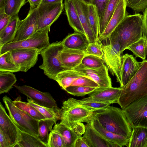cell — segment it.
Instances as JSON below:
<instances>
[{
    "label": "cell",
    "instance_id": "cell-20",
    "mask_svg": "<svg viewBox=\"0 0 147 147\" xmlns=\"http://www.w3.org/2000/svg\"><path fill=\"white\" fill-rule=\"evenodd\" d=\"M121 84L125 86L136 73L140 68V62H138L132 55L126 53L121 56Z\"/></svg>",
    "mask_w": 147,
    "mask_h": 147
},
{
    "label": "cell",
    "instance_id": "cell-50",
    "mask_svg": "<svg viewBox=\"0 0 147 147\" xmlns=\"http://www.w3.org/2000/svg\"><path fill=\"white\" fill-rule=\"evenodd\" d=\"M74 147H89L82 136L78 138L76 141Z\"/></svg>",
    "mask_w": 147,
    "mask_h": 147
},
{
    "label": "cell",
    "instance_id": "cell-3",
    "mask_svg": "<svg viewBox=\"0 0 147 147\" xmlns=\"http://www.w3.org/2000/svg\"><path fill=\"white\" fill-rule=\"evenodd\" d=\"M117 103L122 109L131 103L147 95V60L140 62L136 73L124 86Z\"/></svg>",
    "mask_w": 147,
    "mask_h": 147
},
{
    "label": "cell",
    "instance_id": "cell-6",
    "mask_svg": "<svg viewBox=\"0 0 147 147\" xmlns=\"http://www.w3.org/2000/svg\"><path fill=\"white\" fill-rule=\"evenodd\" d=\"M51 26L37 30L24 40L13 41L5 44L0 47V55L8 51L19 49H35L41 51L50 44L48 33Z\"/></svg>",
    "mask_w": 147,
    "mask_h": 147
},
{
    "label": "cell",
    "instance_id": "cell-17",
    "mask_svg": "<svg viewBox=\"0 0 147 147\" xmlns=\"http://www.w3.org/2000/svg\"><path fill=\"white\" fill-rule=\"evenodd\" d=\"M121 90V87L98 88L88 94L89 97L85 98L109 105L115 103H117Z\"/></svg>",
    "mask_w": 147,
    "mask_h": 147
},
{
    "label": "cell",
    "instance_id": "cell-2",
    "mask_svg": "<svg viewBox=\"0 0 147 147\" xmlns=\"http://www.w3.org/2000/svg\"><path fill=\"white\" fill-rule=\"evenodd\" d=\"M91 117L107 130L130 138L132 128L122 109L108 105L93 112Z\"/></svg>",
    "mask_w": 147,
    "mask_h": 147
},
{
    "label": "cell",
    "instance_id": "cell-56",
    "mask_svg": "<svg viewBox=\"0 0 147 147\" xmlns=\"http://www.w3.org/2000/svg\"><path fill=\"white\" fill-rule=\"evenodd\" d=\"M145 147H147V141H146V146H145Z\"/></svg>",
    "mask_w": 147,
    "mask_h": 147
},
{
    "label": "cell",
    "instance_id": "cell-23",
    "mask_svg": "<svg viewBox=\"0 0 147 147\" xmlns=\"http://www.w3.org/2000/svg\"><path fill=\"white\" fill-rule=\"evenodd\" d=\"M85 55L84 51L65 48L60 54L62 63L70 69H73L81 64Z\"/></svg>",
    "mask_w": 147,
    "mask_h": 147
},
{
    "label": "cell",
    "instance_id": "cell-47",
    "mask_svg": "<svg viewBox=\"0 0 147 147\" xmlns=\"http://www.w3.org/2000/svg\"><path fill=\"white\" fill-rule=\"evenodd\" d=\"M12 17L5 12L0 13V31L3 30L9 23Z\"/></svg>",
    "mask_w": 147,
    "mask_h": 147
},
{
    "label": "cell",
    "instance_id": "cell-48",
    "mask_svg": "<svg viewBox=\"0 0 147 147\" xmlns=\"http://www.w3.org/2000/svg\"><path fill=\"white\" fill-rule=\"evenodd\" d=\"M142 33V37L147 40V7L143 11Z\"/></svg>",
    "mask_w": 147,
    "mask_h": 147
},
{
    "label": "cell",
    "instance_id": "cell-19",
    "mask_svg": "<svg viewBox=\"0 0 147 147\" xmlns=\"http://www.w3.org/2000/svg\"><path fill=\"white\" fill-rule=\"evenodd\" d=\"M84 30L85 36L89 43L98 40L91 28L89 22L88 4L83 0H72Z\"/></svg>",
    "mask_w": 147,
    "mask_h": 147
},
{
    "label": "cell",
    "instance_id": "cell-26",
    "mask_svg": "<svg viewBox=\"0 0 147 147\" xmlns=\"http://www.w3.org/2000/svg\"><path fill=\"white\" fill-rule=\"evenodd\" d=\"M21 22L18 15L13 17L8 25L0 31V47L13 41Z\"/></svg>",
    "mask_w": 147,
    "mask_h": 147
},
{
    "label": "cell",
    "instance_id": "cell-29",
    "mask_svg": "<svg viewBox=\"0 0 147 147\" xmlns=\"http://www.w3.org/2000/svg\"><path fill=\"white\" fill-rule=\"evenodd\" d=\"M82 76L81 73L74 70L69 69L59 73L55 80L65 90L66 88L71 86L75 80Z\"/></svg>",
    "mask_w": 147,
    "mask_h": 147
},
{
    "label": "cell",
    "instance_id": "cell-49",
    "mask_svg": "<svg viewBox=\"0 0 147 147\" xmlns=\"http://www.w3.org/2000/svg\"><path fill=\"white\" fill-rule=\"evenodd\" d=\"M0 147H10L8 141L3 133L0 129Z\"/></svg>",
    "mask_w": 147,
    "mask_h": 147
},
{
    "label": "cell",
    "instance_id": "cell-30",
    "mask_svg": "<svg viewBox=\"0 0 147 147\" xmlns=\"http://www.w3.org/2000/svg\"><path fill=\"white\" fill-rule=\"evenodd\" d=\"M0 71L15 73L20 71L13 57L11 51L0 55Z\"/></svg>",
    "mask_w": 147,
    "mask_h": 147
},
{
    "label": "cell",
    "instance_id": "cell-18",
    "mask_svg": "<svg viewBox=\"0 0 147 147\" xmlns=\"http://www.w3.org/2000/svg\"><path fill=\"white\" fill-rule=\"evenodd\" d=\"M125 0H120L115 10L104 30L98 37L101 42L107 39L119 24L128 14Z\"/></svg>",
    "mask_w": 147,
    "mask_h": 147
},
{
    "label": "cell",
    "instance_id": "cell-37",
    "mask_svg": "<svg viewBox=\"0 0 147 147\" xmlns=\"http://www.w3.org/2000/svg\"><path fill=\"white\" fill-rule=\"evenodd\" d=\"M88 12L90 24L96 38L98 40L99 18L95 5L92 3L88 4Z\"/></svg>",
    "mask_w": 147,
    "mask_h": 147
},
{
    "label": "cell",
    "instance_id": "cell-51",
    "mask_svg": "<svg viewBox=\"0 0 147 147\" xmlns=\"http://www.w3.org/2000/svg\"><path fill=\"white\" fill-rule=\"evenodd\" d=\"M29 2L30 8H37L41 3L42 0H27Z\"/></svg>",
    "mask_w": 147,
    "mask_h": 147
},
{
    "label": "cell",
    "instance_id": "cell-42",
    "mask_svg": "<svg viewBox=\"0 0 147 147\" xmlns=\"http://www.w3.org/2000/svg\"><path fill=\"white\" fill-rule=\"evenodd\" d=\"M97 88L81 86H70L65 90L67 93L75 96H81L88 94Z\"/></svg>",
    "mask_w": 147,
    "mask_h": 147
},
{
    "label": "cell",
    "instance_id": "cell-55",
    "mask_svg": "<svg viewBox=\"0 0 147 147\" xmlns=\"http://www.w3.org/2000/svg\"><path fill=\"white\" fill-rule=\"evenodd\" d=\"M146 53L147 55V40H146Z\"/></svg>",
    "mask_w": 147,
    "mask_h": 147
},
{
    "label": "cell",
    "instance_id": "cell-40",
    "mask_svg": "<svg viewBox=\"0 0 147 147\" xmlns=\"http://www.w3.org/2000/svg\"><path fill=\"white\" fill-rule=\"evenodd\" d=\"M104 61L101 58L90 55H85L81 63L84 66L90 68H99L105 64Z\"/></svg>",
    "mask_w": 147,
    "mask_h": 147
},
{
    "label": "cell",
    "instance_id": "cell-10",
    "mask_svg": "<svg viewBox=\"0 0 147 147\" xmlns=\"http://www.w3.org/2000/svg\"><path fill=\"white\" fill-rule=\"evenodd\" d=\"M63 7V1L40 3L38 7L37 31L51 26L61 14Z\"/></svg>",
    "mask_w": 147,
    "mask_h": 147
},
{
    "label": "cell",
    "instance_id": "cell-45",
    "mask_svg": "<svg viewBox=\"0 0 147 147\" xmlns=\"http://www.w3.org/2000/svg\"><path fill=\"white\" fill-rule=\"evenodd\" d=\"M127 6L135 13L142 12L147 7V0H125Z\"/></svg>",
    "mask_w": 147,
    "mask_h": 147
},
{
    "label": "cell",
    "instance_id": "cell-16",
    "mask_svg": "<svg viewBox=\"0 0 147 147\" xmlns=\"http://www.w3.org/2000/svg\"><path fill=\"white\" fill-rule=\"evenodd\" d=\"M38 7L30 8L26 17L21 20L13 41L26 39L37 31Z\"/></svg>",
    "mask_w": 147,
    "mask_h": 147
},
{
    "label": "cell",
    "instance_id": "cell-35",
    "mask_svg": "<svg viewBox=\"0 0 147 147\" xmlns=\"http://www.w3.org/2000/svg\"><path fill=\"white\" fill-rule=\"evenodd\" d=\"M27 101L29 104L34 107L47 119H53L56 123L58 120L60 119V109L58 107L49 108L42 106L36 104L28 98Z\"/></svg>",
    "mask_w": 147,
    "mask_h": 147
},
{
    "label": "cell",
    "instance_id": "cell-53",
    "mask_svg": "<svg viewBox=\"0 0 147 147\" xmlns=\"http://www.w3.org/2000/svg\"><path fill=\"white\" fill-rule=\"evenodd\" d=\"M4 0H0V13L5 12L4 8Z\"/></svg>",
    "mask_w": 147,
    "mask_h": 147
},
{
    "label": "cell",
    "instance_id": "cell-28",
    "mask_svg": "<svg viewBox=\"0 0 147 147\" xmlns=\"http://www.w3.org/2000/svg\"><path fill=\"white\" fill-rule=\"evenodd\" d=\"M120 0H109L99 21V36L102 33L112 17Z\"/></svg>",
    "mask_w": 147,
    "mask_h": 147
},
{
    "label": "cell",
    "instance_id": "cell-54",
    "mask_svg": "<svg viewBox=\"0 0 147 147\" xmlns=\"http://www.w3.org/2000/svg\"><path fill=\"white\" fill-rule=\"evenodd\" d=\"M87 4H90L92 3V0H83Z\"/></svg>",
    "mask_w": 147,
    "mask_h": 147
},
{
    "label": "cell",
    "instance_id": "cell-7",
    "mask_svg": "<svg viewBox=\"0 0 147 147\" xmlns=\"http://www.w3.org/2000/svg\"><path fill=\"white\" fill-rule=\"evenodd\" d=\"M93 112L72 103L67 99L63 102L60 109V122L71 128L78 123H87Z\"/></svg>",
    "mask_w": 147,
    "mask_h": 147
},
{
    "label": "cell",
    "instance_id": "cell-44",
    "mask_svg": "<svg viewBox=\"0 0 147 147\" xmlns=\"http://www.w3.org/2000/svg\"><path fill=\"white\" fill-rule=\"evenodd\" d=\"M70 86L98 88V84L89 77L82 76L75 80Z\"/></svg>",
    "mask_w": 147,
    "mask_h": 147
},
{
    "label": "cell",
    "instance_id": "cell-27",
    "mask_svg": "<svg viewBox=\"0 0 147 147\" xmlns=\"http://www.w3.org/2000/svg\"><path fill=\"white\" fill-rule=\"evenodd\" d=\"M132 133L128 147H145L147 140V128L141 127H132Z\"/></svg>",
    "mask_w": 147,
    "mask_h": 147
},
{
    "label": "cell",
    "instance_id": "cell-14",
    "mask_svg": "<svg viewBox=\"0 0 147 147\" xmlns=\"http://www.w3.org/2000/svg\"><path fill=\"white\" fill-rule=\"evenodd\" d=\"M73 69L80 73L83 76L91 78L98 84V88L112 87L108 69L105 65L100 68H93L86 67L81 63Z\"/></svg>",
    "mask_w": 147,
    "mask_h": 147
},
{
    "label": "cell",
    "instance_id": "cell-32",
    "mask_svg": "<svg viewBox=\"0 0 147 147\" xmlns=\"http://www.w3.org/2000/svg\"><path fill=\"white\" fill-rule=\"evenodd\" d=\"M68 99L72 103L92 112L104 109L110 105L106 103L86 99L85 98L78 100L71 98Z\"/></svg>",
    "mask_w": 147,
    "mask_h": 147
},
{
    "label": "cell",
    "instance_id": "cell-41",
    "mask_svg": "<svg viewBox=\"0 0 147 147\" xmlns=\"http://www.w3.org/2000/svg\"><path fill=\"white\" fill-rule=\"evenodd\" d=\"M85 55H90L96 56L102 59L103 55L101 42L98 40L89 43L84 51Z\"/></svg>",
    "mask_w": 147,
    "mask_h": 147
},
{
    "label": "cell",
    "instance_id": "cell-34",
    "mask_svg": "<svg viewBox=\"0 0 147 147\" xmlns=\"http://www.w3.org/2000/svg\"><path fill=\"white\" fill-rule=\"evenodd\" d=\"M55 124L56 123L54 120L50 119H42L38 121V137L41 141L47 145L49 134L52 129L53 125Z\"/></svg>",
    "mask_w": 147,
    "mask_h": 147
},
{
    "label": "cell",
    "instance_id": "cell-9",
    "mask_svg": "<svg viewBox=\"0 0 147 147\" xmlns=\"http://www.w3.org/2000/svg\"><path fill=\"white\" fill-rule=\"evenodd\" d=\"M122 110L131 128H147V95L133 101Z\"/></svg>",
    "mask_w": 147,
    "mask_h": 147
},
{
    "label": "cell",
    "instance_id": "cell-31",
    "mask_svg": "<svg viewBox=\"0 0 147 147\" xmlns=\"http://www.w3.org/2000/svg\"><path fill=\"white\" fill-rule=\"evenodd\" d=\"M13 102V104L17 108L25 112L35 119L39 121L47 119L34 107L28 102L22 101L21 100L20 97H18Z\"/></svg>",
    "mask_w": 147,
    "mask_h": 147
},
{
    "label": "cell",
    "instance_id": "cell-36",
    "mask_svg": "<svg viewBox=\"0 0 147 147\" xmlns=\"http://www.w3.org/2000/svg\"><path fill=\"white\" fill-rule=\"evenodd\" d=\"M13 73L0 71V94L8 92L16 82L17 79Z\"/></svg>",
    "mask_w": 147,
    "mask_h": 147
},
{
    "label": "cell",
    "instance_id": "cell-39",
    "mask_svg": "<svg viewBox=\"0 0 147 147\" xmlns=\"http://www.w3.org/2000/svg\"><path fill=\"white\" fill-rule=\"evenodd\" d=\"M146 40L141 38L138 41L132 44L127 49L131 51L136 56L144 60L146 55Z\"/></svg>",
    "mask_w": 147,
    "mask_h": 147
},
{
    "label": "cell",
    "instance_id": "cell-24",
    "mask_svg": "<svg viewBox=\"0 0 147 147\" xmlns=\"http://www.w3.org/2000/svg\"><path fill=\"white\" fill-rule=\"evenodd\" d=\"M61 43L65 48L84 51L88 44L84 35L76 32L69 34Z\"/></svg>",
    "mask_w": 147,
    "mask_h": 147
},
{
    "label": "cell",
    "instance_id": "cell-4",
    "mask_svg": "<svg viewBox=\"0 0 147 147\" xmlns=\"http://www.w3.org/2000/svg\"><path fill=\"white\" fill-rule=\"evenodd\" d=\"M64 48L61 41L54 42L40 52L43 62L39 67L51 79L55 80L59 73L70 69L65 67L61 61L60 54Z\"/></svg>",
    "mask_w": 147,
    "mask_h": 147
},
{
    "label": "cell",
    "instance_id": "cell-22",
    "mask_svg": "<svg viewBox=\"0 0 147 147\" xmlns=\"http://www.w3.org/2000/svg\"><path fill=\"white\" fill-rule=\"evenodd\" d=\"M82 138L89 147H120L117 144L105 139L87 123Z\"/></svg>",
    "mask_w": 147,
    "mask_h": 147
},
{
    "label": "cell",
    "instance_id": "cell-33",
    "mask_svg": "<svg viewBox=\"0 0 147 147\" xmlns=\"http://www.w3.org/2000/svg\"><path fill=\"white\" fill-rule=\"evenodd\" d=\"M22 140L14 147H48L38 136L21 131Z\"/></svg>",
    "mask_w": 147,
    "mask_h": 147
},
{
    "label": "cell",
    "instance_id": "cell-52",
    "mask_svg": "<svg viewBox=\"0 0 147 147\" xmlns=\"http://www.w3.org/2000/svg\"><path fill=\"white\" fill-rule=\"evenodd\" d=\"M63 1V0H42V3H59Z\"/></svg>",
    "mask_w": 147,
    "mask_h": 147
},
{
    "label": "cell",
    "instance_id": "cell-25",
    "mask_svg": "<svg viewBox=\"0 0 147 147\" xmlns=\"http://www.w3.org/2000/svg\"><path fill=\"white\" fill-rule=\"evenodd\" d=\"M64 6L70 26L75 32L82 33L85 35L84 30L72 0H65Z\"/></svg>",
    "mask_w": 147,
    "mask_h": 147
},
{
    "label": "cell",
    "instance_id": "cell-13",
    "mask_svg": "<svg viewBox=\"0 0 147 147\" xmlns=\"http://www.w3.org/2000/svg\"><path fill=\"white\" fill-rule=\"evenodd\" d=\"M11 51L20 71L25 72L35 65L40 52L38 50L32 49H19Z\"/></svg>",
    "mask_w": 147,
    "mask_h": 147
},
{
    "label": "cell",
    "instance_id": "cell-46",
    "mask_svg": "<svg viewBox=\"0 0 147 147\" xmlns=\"http://www.w3.org/2000/svg\"><path fill=\"white\" fill-rule=\"evenodd\" d=\"M109 0H92V4L96 6L99 19Z\"/></svg>",
    "mask_w": 147,
    "mask_h": 147
},
{
    "label": "cell",
    "instance_id": "cell-11",
    "mask_svg": "<svg viewBox=\"0 0 147 147\" xmlns=\"http://www.w3.org/2000/svg\"><path fill=\"white\" fill-rule=\"evenodd\" d=\"M0 129L6 137L10 147L22 140L21 131L8 115L1 103H0Z\"/></svg>",
    "mask_w": 147,
    "mask_h": 147
},
{
    "label": "cell",
    "instance_id": "cell-38",
    "mask_svg": "<svg viewBox=\"0 0 147 147\" xmlns=\"http://www.w3.org/2000/svg\"><path fill=\"white\" fill-rule=\"evenodd\" d=\"M26 0H4L5 12L12 17L18 16L21 8L26 3Z\"/></svg>",
    "mask_w": 147,
    "mask_h": 147
},
{
    "label": "cell",
    "instance_id": "cell-8",
    "mask_svg": "<svg viewBox=\"0 0 147 147\" xmlns=\"http://www.w3.org/2000/svg\"><path fill=\"white\" fill-rule=\"evenodd\" d=\"M108 39V44L104 45L101 43L103 52L102 59L111 73L115 76L117 82L121 85L122 61L120 45L118 42L109 38Z\"/></svg>",
    "mask_w": 147,
    "mask_h": 147
},
{
    "label": "cell",
    "instance_id": "cell-5",
    "mask_svg": "<svg viewBox=\"0 0 147 147\" xmlns=\"http://www.w3.org/2000/svg\"><path fill=\"white\" fill-rule=\"evenodd\" d=\"M2 99L9 116L20 130L38 136L39 121L17 108L7 96H4Z\"/></svg>",
    "mask_w": 147,
    "mask_h": 147
},
{
    "label": "cell",
    "instance_id": "cell-15",
    "mask_svg": "<svg viewBox=\"0 0 147 147\" xmlns=\"http://www.w3.org/2000/svg\"><path fill=\"white\" fill-rule=\"evenodd\" d=\"M53 129L61 135L65 147H74L76 140L84 134L85 125L82 123H79L70 128L60 122L55 124Z\"/></svg>",
    "mask_w": 147,
    "mask_h": 147
},
{
    "label": "cell",
    "instance_id": "cell-1",
    "mask_svg": "<svg viewBox=\"0 0 147 147\" xmlns=\"http://www.w3.org/2000/svg\"><path fill=\"white\" fill-rule=\"evenodd\" d=\"M142 15L139 13L127 15L108 38L119 43L121 53L142 38Z\"/></svg>",
    "mask_w": 147,
    "mask_h": 147
},
{
    "label": "cell",
    "instance_id": "cell-43",
    "mask_svg": "<svg viewBox=\"0 0 147 147\" xmlns=\"http://www.w3.org/2000/svg\"><path fill=\"white\" fill-rule=\"evenodd\" d=\"M47 146L48 147H65L61 135L53 129L49 134Z\"/></svg>",
    "mask_w": 147,
    "mask_h": 147
},
{
    "label": "cell",
    "instance_id": "cell-21",
    "mask_svg": "<svg viewBox=\"0 0 147 147\" xmlns=\"http://www.w3.org/2000/svg\"><path fill=\"white\" fill-rule=\"evenodd\" d=\"M87 123H88L98 133L106 140L117 144L120 147L127 146L130 138L107 130L101 125L96 119L91 116Z\"/></svg>",
    "mask_w": 147,
    "mask_h": 147
},
{
    "label": "cell",
    "instance_id": "cell-12",
    "mask_svg": "<svg viewBox=\"0 0 147 147\" xmlns=\"http://www.w3.org/2000/svg\"><path fill=\"white\" fill-rule=\"evenodd\" d=\"M14 86L20 92L38 105L49 108L58 107L56 101L49 92H41L26 85Z\"/></svg>",
    "mask_w": 147,
    "mask_h": 147
}]
</instances>
